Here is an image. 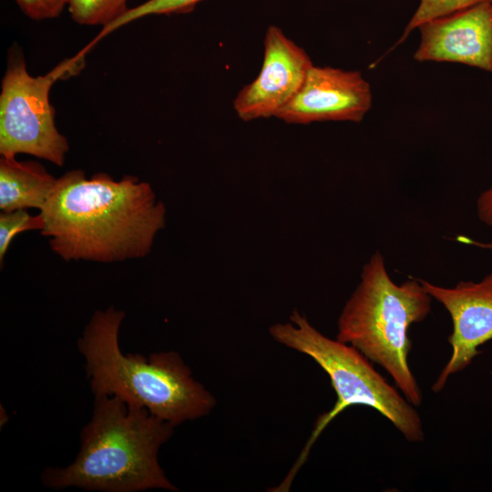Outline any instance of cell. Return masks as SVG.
I'll return each instance as SVG.
<instances>
[{
  "label": "cell",
  "mask_w": 492,
  "mask_h": 492,
  "mask_svg": "<svg viewBox=\"0 0 492 492\" xmlns=\"http://www.w3.org/2000/svg\"><path fill=\"white\" fill-rule=\"evenodd\" d=\"M52 251L63 260L115 262L150 252L166 209L151 186L134 176L87 179L74 169L56 179L40 210Z\"/></svg>",
  "instance_id": "cell-1"
},
{
  "label": "cell",
  "mask_w": 492,
  "mask_h": 492,
  "mask_svg": "<svg viewBox=\"0 0 492 492\" xmlns=\"http://www.w3.org/2000/svg\"><path fill=\"white\" fill-rule=\"evenodd\" d=\"M173 427L119 397L95 396L91 419L81 431L77 456L65 467H46L41 480L54 489L177 491L158 460L159 450L170 438Z\"/></svg>",
  "instance_id": "cell-2"
},
{
  "label": "cell",
  "mask_w": 492,
  "mask_h": 492,
  "mask_svg": "<svg viewBox=\"0 0 492 492\" xmlns=\"http://www.w3.org/2000/svg\"><path fill=\"white\" fill-rule=\"evenodd\" d=\"M124 317L114 306L97 311L77 340L94 396L119 397L173 426L208 415L216 401L178 353L123 354L118 333Z\"/></svg>",
  "instance_id": "cell-3"
},
{
  "label": "cell",
  "mask_w": 492,
  "mask_h": 492,
  "mask_svg": "<svg viewBox=\"0 0 492 492\" xmlns=\"http://www.w3.org/2000/svg\"><path fill=\"white\" fill-rule=\"evenodd\" d=\"M431 295L420 280L394 282L380 252L364 266L361 282L343 307L336 339L360 351L384 369L415 406L422 392L409 366V328L425 319Z\"/></svg>",
  "instance_id": "cell-4"
},
{
  "label": "cell",
  "mask_w": 492,
  "mask_h": 492,
  "mask_svg": "<svg viewBox=\"0 0 492 492\" xmlns=\"http://www.w3.org/2000/svg\"><path fill=\"white\" fill-rule=\"evenodd\" d=\"M290 320V323L272 325L270 328L272 336L278 343L311 357L328 374L337 399L331 410L317 418L295 464L274 491L289 489L322 432L352 405H365L376 410L409 442L424 440L422 420L415 405L374 368L367 357L354 346L321 333L297 310L293 311Z\"/></svg>",
  "instance_id": "cell-5"
},
{
  "label": "cell",
  "mask_w": 492,
  "mask_h": 492,
  "mask_svg": "<svg viewBox=\"0 0 492 492\" xmlns=\"http://www.w3.org/2000/svg\"><path fill=\"white\" fill-rule=\"evenodd\" d=\"M85 51L64 60L44 76L33 77L22 53L12 51L0 93V154L12 159L28 154L61 167L69 146L56 128V110L49 101L53 84L76 74Z\"/></svg>",
  "instance_id": "cell-6"
},
{
  "label": "cell",
  "mask_w": 492,
  "mask_h": 492,
  "mask_svg": "<svg viewBox=\"0 0 492 492\" xmlns=\"http://www.w3.org/2000/svg\"><path fill=\"white\" fill-rule=\"evenodd\" d=\"M420 282L452 321L448 337L451 355L432 386L438 393L448 378L465 370L480 354L478 348L492 339V272L479 282H460L452 288Z\"/></svg>",
  "instance_id": "cell-7"
},
{
  "label": "cell",
  "mask_w": 492,
  "mask_h": 492,
  "mask_svg": "<svg viewBox=\"0 0 492 492\" xmlns=\"http://www.w3.org/2000/svg\"><path fill=\"white\" fill-rule=\"evenodd\" d=\"M312 66L304 49L279 27L269 26L261 68L257 77L235 97L236 114L244 121L276 117L297 94Z\"/></svg>",
  "instance_id": "cell-8"
},
{
  "label": "cell",
  "mask_w": 492,
  "mask_h": 492,
  "mask_svg": "<svg viewBox=\"0 0 492 492\" xmlns=\"http://www.w3.org/2000/svg\"><path fill=\"white\" fill-rule=\"evenodd\" d=\"M372 100L370 84L360 72L313 65L297 94L276 118L290 124L360 122Z\"/></svg>",
  "instance_id": "cell-9"
},
{
  "label": "cell",
  "mask_w": 492,
  "mask_h": 492,
  "mask_svg": "<svg viewBox=\"0 0 492 492\" xmlns=\"http://www.w3.org/2000/svg\"><path fill=\"white\" fill-rule=\"evenodd\" d=\"M414 54L419 62H452L492 73V1L422 24Z\"/></svg>",
  "instance_id": "cell-10"
},
{
  "label": "cell",
  "mask_w": 492,
  "mask_h": 492,
  "mask_svg": "<svg viewBox=\"0 0 492 492\" xmlns=\"http://www.w3.org/2000/svg\"><path fill=\"white\" fill-rule=\"evenodd\" d=\"M56 179L36 161L0 159V209L2 211L42 210Z\"/></svg>",
  "instance_id": "cell-11"
},
{
  "label": "cell",
  "mask_w": 492,
  "mask_h": 492,
  "mask_svg": "<svg viewBox=\"0 0 492 492\" xmlns=\"http://www.w3.org/2000/svg\"><path fill=\"white\" fill-rule=\"evenodd\" d=\"M128 0H69L67 10L81 26H101L107 29L129 9Z\"/></svg>",
  "instance_id": "cell-12"
},
{
  "label": "cell",
  "mask_w": 492,
  "mask_h": 492,
  "mask_svg": "<svg viewBox=\"0 0 492 492\" xmlns=\"http://www.w3.org/2000/svg\"><path fill=\"white\" fill-rule=\"evenodd\" d=\"M203 0H148L133 8L105 30H101L98 38L139 18L152 15L185 14L192 11Z\"/></svg>",
  "instance_id": "cell-13"
},
{
  "label": "cell",
  "mask_w": 492,
  "mask_h": 492,
  "mask_svg": "<svg viewBox=\"0 0 492 492\" xmlns=\"http://www.w3.org/2000/svg\"><path fill=\"white\" fill-rule=\"evenodd\" d=\"M485 1L492 0H420L418 7L407 23L402 36L395 46L404 42L413 30L417 29L424 23Z\"/></svg>",
  "instance_id": "cell-14"
},
{
  "label": "cell",
  "mask_w": 492,
  "mask_h": 492,
  "mask_svg": "<svg viewBox=\"0 0 492 492\" xmlns=\"http://www.w3.org/2000/svg\"><path fill=\"white\" fill-rule=\"evenodd\" d=\"M45 220L41 213L31 215L27 210L2 211L0 214V261L15 235L27 231H42Z\"/></svg>",
  "instance_id": "cell-15"
},
{
  "label": "cell",
  "mask_w": 492,
  "mask_h": 492,
  "mask_svg": "<svg viewBox=\"0 0 492 492\" xmlns=\"http://www.w3.org/2000/svg\"><path fill=\"white\" fill-rule=\"evenodd\" d=\"M22 13L35 21L57 18L69 0H14Z\"/></svg>",
  "instance_id": "cell-16"
},
{
  "label": "cell",
  "mask_w": 492,
  "mask_h": 492,
  "mask_svg": "<svg viewBox=\"0 0 492 492\" xmlns=\"http://www.w3.org/2000/svg\"><path fill=\"white\" fill-rule=\"evenodd\" d=\"M477 211L480 221L487 226H492V187L488 188L479 195L477 201ZM458 241L492 251V241L480 242L466 237H459Z\"/></svg>",
  "instance_id": "cell-17"
}]
</instances>
